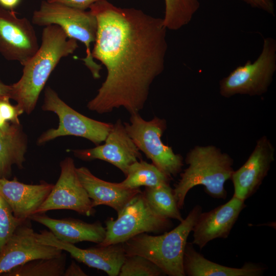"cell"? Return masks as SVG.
<instances>
[{"label":"cell","instance_id":"34","mask_svg":"<svg viewBox=\"0 0 276 276\" xmlns=\"http://www.w3.org/2000/svg\"><path fill=\"white\" fill-rule=\"evenodd\" d=\"M10 123L6 121L2 116L1 113H0V129L2 130H7L9 126Z\"/></svg>","mask_w":276,"mask_h":276},{"label":"cell","instance_id":"29","mask_svg":"<svg viewBox=\"0 0 276 276\" xmlns=\"http://www.w3.org/2000/svg\"><path fill=\"white\" fill-rule=\"evenodd\" d=\"M103 0H47L51 3H59L72 8L86 10L96 2Z\"/></svg>","mask_w":276,"mask_h":276},{"label":"cell","instance_id":"28","mask_svg":"<svg viewBox=\"0 0 276 276\" xmlns=\"http://www.w3.org/2000/svg\"><path fill=\"white\" fill-rule=\"evenodd\" d=\"M9 98L0 100V113L2 117L11 123L20 124L18 117L22 113L16 105H12Z\"/></svg>","mask_w":276,"mask_h":276},{"label":"cell","instance_id":"24","mask_svg":"<svg viewBox=\"0 0 276 276\" xmlns=\"http://www.w3.org/2000/svg\"><path fill=\"white\" fill-rule=\"evenodd\" d=\"M165 16L163 18L167 29L177 30L188 25L200 7V0H164Z\"/></svg>","mask_w":276,"mask_h":276},{"label":"cell","instance_id":"33","mask_svg":"<svg viewBox=\"0 0 276 276\" xmlns=\"http://www.w3.org/2000/svg\"><path fill=\"white\" fill-rule=\"evenodd\" d=\"M11 85L4 83L0 78V100L10 98Z\"/></svg>","mask_w":276,"mask_h":276},{"label":"cell","instance_id":"16","mask_svg":"<svg viewBox=\"0 0 276 276\" xmlns=\"http://www.w3.org/2000/svg\"><path fill=\"white\" fill-rule=\"evenodd\" d=\"M245 207L244 201L233 195L226 203L209 212H201L192 231V243L201 250L213 240L226 238Z\"/></svg>","mask_w":276,"mask_h":276},{"label":"cell","instance_id":"19","mask_svg":"<svg viewBox=\"0 0 276 276\" xmlns=\"http://www.w3.org/2000/svg\"><path fill=\"white\" fill-rule=\"evenodd\" d=\"M29 219L46 226L57 239L65 243L88 241L99 244L105 237L106 228L98 221L89 223L73 218L57 219L39 214Z\"/></svg>","mask_w":276,"mask_h":276},{"label":"cell","instance_id":"22","mask_svg":"<svg viewBox=\"0 0 276 276\" xmlns=\"http://www.w3.org/2000/svg\"><path fill=\"white\" fill-rule=\"evenodd\" d=\"M125 176L126 178L118 184L126 189H137L141 186L156 187L169 185L172 179L152 163L149 164L142 159L130 165Z\"/></svg>","mask_w":276,"mask_h":276},{"label":"cell","instance_id":"21","mask_svg":"<svg viewBox=\"0 0 276 276\" xmlns=\"http://www.w3.org/2000/svg\"><path fill=\"white\" fill-rule=\"evenodd\" d=\"M27 147V136L20 124L11 123L7 130L0 129V178H8L14 165L23 168Z\"/></svg>","mask_w":276,"mask_h":276},{"label":"cell","instance_id":"10","mask_svg":"<svg viewBox=\"0 0 276 276\" xmlns=\"http://www.w3.org/2000/svg\"><path fill=\"white\" fill-rule=\"evenodd\" d=\"M60 166L59 177L36 214L54 210H70L86 216L93 215L94 207L79 180L74 160L66 157Z\"/></svg>","mask_w":276,"mask_h":276},{"label":"cell","instance_id":"5","mask_svg":"<svg viewBox=\"0 0 276 276\" xmlns=\"http://www.w3.org/2000/svg\"><path fill=\"white\" fill-rule=\"evenodd\" d=\"M32 21L33 24L43 27L57 25L69 38L83 43L86 49V56L82 60L94 78H100L102 66L94 61L90 48L96 37L97 21L90 10L43 1L39 9L34 12Z\"/></svg>","mask_w":276,"mask_h":276},{"label":"cell","instance_id":"4","mask_svg":"<svg viewBox=\"0 0 276 276\" xmlns=\"http://www.w3.org/2000/svg\"><path fill=\"white\" fill-rule=\"evenodd\" d=\"M201 212V206L196 205L172 230L158 236L144 233L131 238L123 243L126 256L144 257L155 264L166 275L185 276L183 257L186 245Z\"/></svg>","mask_w":276,"mask_h":276},{"label":"cell","instance_id":"32","mask_svg":"<svg viewBox=\"0 0 276 276\" xmlns=\"http://www.w3.org/2000/svg\"><path fill=\"white\" fill-rule=\"evenodd\" d=\"M20 2L21 0H0V6L4 9L13 10Z\"/></svg>","mask_w":276,"mask_h":276},{"label":"cell","instance_id":"11","mask_svg":"<svg viewBox=\"0 0 276 276\" xmlns=\"http://www.w3.org/2000/svg\"><path fill=\"white\" fill-rule=\"evenodd\" d=\"M35 31L26 18H19L13 10L0 8V54L22 66L38 50Z\"/></svg>","mask_w":276,"mask_h":276},{"label":"cell","instance_id":"3","mask_svg":"<svg viewBox=\"0 0 276 276\" xmlns=\"http://www.w3.org/2000/svg\"><path fill=\"white\" fill-rule=\"evenodd\" d=\"M185 163L188 167L180 173V178L173 189L180 210L183 208L189 191L198 185L203 186L211 197L226 199L224 184L231 179L234 171V160L228 154L214 145H197L187 153Z\"/></svg>","mask_w":276,"mask_h":276},{"label":"cell","instance_id":"17","mask_svg":"<svg viewBox=\"0 0 276 276\" xmlns=\"http://www.w3.org/2000/svg\"><path fill=\"white\" fill-rule=\"evenodd\" d=\"M53 184L42 182L29 185L0 178V196L11 209L14 216L24 222L35 214L51 191Z\"/></svg>","mask_w":276,"mask_h":276},{"label":"cell","instance_id":"2","mask_svg":"<svg viewBox=\"0 0 276 276\" xmlns=\"http://www.w3.org/2000/svg\"><path fill=\"white\" fill-rule=\"evenodd\" d=\"M78 48L77 40L69 38L59 26L44 27L38 50L23 65L20 79L10 85V99L16 102L22 113L30 114L34 110L40 93L61 59Z\"/></svg>","mask_w":276,"mask_h":276},{"label":"cell","instance_id":"35","mask_svg":"<svg viewBox=\"0 0 276 276\" xmlns=\"http://www.w3.org/2000/svg\"><path fill=\"white\" fill-rule=\"evenodd\" d=\"M1 196H0V201H1Z\"/></svg>","mask_w":276,"mask_h":276},{"label":"cell","instance_id":"20","mask_svg":"<svg viewBox=\"0 0 276 276\" xmlns=\"http://www.w3.org/2000/svg\"><path fill=\"white\" fill-rule=\"evenodd\" d=\"M183 268L188 276H260L266 267L246 263L241 268L222 265L212 262L196 250L192 242L187 243L183 257Z\"/></svg>","mask_w":276,"mask_h":276},{"label":"cell","instance_id":"15","mask_svg":"<svg viewBox=\"0 0 276 276\" xmlns=\"http://www.w3.org/2000/svg\"><path fill=\"white\" fill-rule=\"evenodd\" d=\"M36 237L41 243L66 251L77 261L102 270L109 276L119 275L126 257L123 243L82 249L73 244L60 241L51 232L47 231H41L39 234L36 233Z\"/></svg>","mask_w":276,"mask_h":276},{"label":"cell","instance_id":"26","mask_svg":"<svg viewBox=\"0 0 276 276\" xmlns=\"http://www.w3.org/2000/svg\"><path fill=\"white\" fill-rule=\"evenodd\" d=\"M164 271L147 258L140 255L126 256L119 276H160Z\"/></svg>","mask_w":276,"mask_h":276},{"label":"cell","instance_id":"12","mask_svg":"<svg viewBox=\"0 0 276 276\" xmlns=\"http://www.w3.org/2000/svg\"><path fill=\"white\" fill-rule=\"evenodd\" d=\"M103 145L87 149L73 150L74 155L83 160L100 159L119 169L126 175L128 167L142 159V154L125 130L123 122L118 120Z\"/></svg>","mask_w":276,"mask_h":276},{"label":"cell","instance_id":"30","mask_svg":"<svg viewBox=\"0 0 276 276\" xmlns=\"http://www.w3.org/2000/svg\"><path fill=\"white\" fill-rule=\"evenodd\" d=\"M252 8L263 10L274 16V5L273 0H240Z\"/></svg>","mask_w":276,"mask_h":276},{"label":"cell","instance_id":"31","mask_svg":"<svg viewBox=\"0 0 276 276\" xmlns=\"http://www.w3.org/2000/svg\"><path fill=\"white\" fill-rule=\"evenodd\" d=\"M64 276H86L87 275L82 268L73 261L68 268L65 269Z\"/></svg>","mask_w":276,"mask_h":276},{"label":"cell","instance_id":"1","mask_svg":"<svg viewBox=\"0 0 276 276\" xmlns=\"http://www.w3.org/2000/svg\"><path fill=\"white\" fill-rule=\"evenodd\" d=\"M89 9L97 21L92 56L105 66L107 76L87 107L99 114L120 107L139 112L164 70L168 44L163 19L107 0Z\"/></svg>","mask_w":276,"mask_h":276},{"label":"cell","instance_id":"18","mask_svg":"<svg viewBox=\"0 0 276 276\" xmlns=\"http://www.w3.org/2000/svg\"><path fill=\"white\" fill-rule=\"evenodd\" d=\"M76 171L83 187L92 201L93 207L105 205L114 209L117 214L142 191L140 188L126 189L95 176L85 167L76 168Z\"/></svg>","mask_w":276,"mask_h":276},{"label":"cell","instance_id":"8","mask_svg":"<svg viewBox=\"0 0 276 276\" xmlns=\"http://www.w3.org/2000/svg\"><path fill=\"white\" fill-rule=\"evenodd\" d=\"M42 109L56 113L59 125L57 128L43 132L37 140L38 145L58 137L73 135L86 139L97 146L105 141L113 126L110 123L99 121L77 112L61 100L50 86L45 89Z\"/></svg>","mask_w":276,"mask_h":276},{"label":"cell","instance_id":"27","mask_svg":"<svg viewBox=\"0 0 276 276\" xmlns=\"http://www.w3.org/2000/svg\"><path fill=\"white\" fill-rule=\"evenodd\" d=\"M23 222L16 218L7 202L0 201V252L17 227Z\"/></svg>","mask_w":276,"mask_h":276},{"label":"cell","instance_id":"13","mask_svg":"<svg viewBox=\"0 0 276 276\" xmlns=\"http://www.w3.org/2000/svg\"><path fill=\"white\" fill-rule=\"evenodd\" d=\"M34 230L21 223L0 252V275L14 268L38 259L57 258L62 250L39 242Z\"/></svg>","mask_w":276,"mask_h":276},{"label":"cell","instance_id":"6","mask_svg":"<svg viewBox=\"0 0 276 276\" xmlns=\"http://www.w3.org/2000/svg\"><path fill=\"white\" fill-rule=\"evenodd\" d=\"M276 71V40L264 39L262 51L254 61L236 67L219 82V93L224 98L236 95L260 96L266 93Z\"/></svg>","mask_w":276,"mask_h":276},{"label":"cell","instance_id":"7","mask_svg":"<svg viewBox=\"0 0 276 276\" xmlns=\"http://www.w3.org/2000/svg\"><path fill=\"white\" fill-rule=\"evenodd\" d=\"M126 131L140 151L162 172L172 178L182 170L183 158L164 144L162 136L167 129L164 119H143L139 112L130 114L129 122H123Z\"/></svg>","mask_w":276,"mask_h":276},{"label":"cell","instance_id":"25","mask_svg":"<svg viewBox=\"0 0 276 276\" xmlns=\"http://www.w3.org/2000/svg\"><path fill=\"white\" fill-rule=\"evenodd\" d=\"M65 257L38 259L17 266L4 275L9 276H61L65 269Z\"/></svg>","mask_w":276,"mask_h":276},{"label":"cell","instance_id":"23","mask_svg":"<svg viewBox=\"0 0 276 276\" xmlns=\"http://www.w3.org/2000/svg\"><path fill=\"white\" fill-rule=\"evenodd\" d=\"M142 193L150 208L158 215L180 222L183 220L170 185L146 187Z\"/></svg>","mask_w":276,"mask_h":276},{"label":"cell","instance_id":"14","mask_svg":"<svg viewBox=\"0 0 276 276\" xmlns=\"http://www.w3.org/2000/svg\"><path fill=\"white\" fill-rule=\"evenodd\" d=\"M274 151L267 136L258 140L247 160L232 175L234 196L245 201L257 191L274 160Z\"/></svg>","mask_w":276,"mask_h":276},{"label":"cell","instance_id":"9","mask_svg":"<svg viewBox=\"0 0 276 276\" xmlns=\"http://www.w3.org/2000/svg\"><path fill=\"white\" fill-rule=\"evenodd\" d=\"M105 224V239L98 246L124 243L141 233H164L173 226L170 219L158 215L150 208L142 192L118 214L116 219L108 218Z\"/></svg>","mask_w":276,"mask_h":276}]
</instances>
